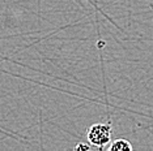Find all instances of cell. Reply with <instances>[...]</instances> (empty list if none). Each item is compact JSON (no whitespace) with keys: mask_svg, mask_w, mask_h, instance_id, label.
<instances>
[{"mask_svg":"<svg viewBox=\"0 0 153 151\" xmlns=\"http://www.w3.org/2000/svg\"><path fill=\"white\" fill-rule=\"evenodd\" d=\"M86 138L92 146L103 149L111 141V126L109 124H94L86 132Z\"/></svg>","mask_w":153,"mask_h":151,"instance_id":"cell-1","label":"cell"},{"mask_svg":"<svg viewBox=\"0 0 153 151\" xmlns=\"http://www.w3.org/2000/svg\"><path fill=\"white\" fill-rule=\"evenodd\" d=\"M110 151H132V145L127 139H117L110 145Z\"/></svg>","mask_w":153,"mask_h":151,"instance_id":"cell-2","label":"cell"},{"mask_svg":"<svg viewBox=\"0 0 153 151\" xmlns=\"http://www.w3.org/2000/svg\"><path fill=\"white\" fill-rule=\"evenodd\" d=\"M90 146L89 145H84V143H80V145H77L75 147V150H89Z\"/></svg>","mask_w":153,"mask_h":151,"instance_id":"cell-3","label":"cell"}]
</instances>
